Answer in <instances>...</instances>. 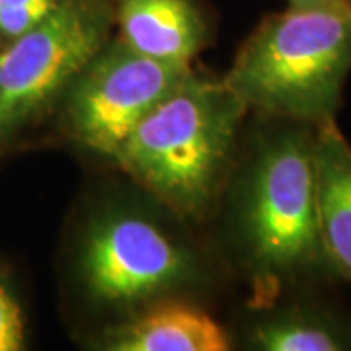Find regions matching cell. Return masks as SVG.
<instances>
[{"label": "cell", "mask_w": 351, "mask_h": 351, "mask_svg": "<svg viewBox=\"0 0 351 351\" xmlns=\"http://www.w3.org/2000/svg\"><path fill=\"white\" fill-rule=\"evenodd\" d=\"M351 73V0L271 14L223 78L248 110L318 127L336 119Z\"/></svg>", "instance_id": "6da1fadb"}, {"label": "cell", "mask_w": 351, "mask_h": 351, "mask_svg": "<svg viewBox=\"0 0 351 351\" xmlns=\"http://www.w3.org/2000/svg\"><path fill=\"white\" fill-rule=\"evenodd\" d=\"M246 112L223 80L189 71L138 121L113 160L174 213L195 219L213 203Z\"/></svg>", "instance_id": "7a4b0ae2"}, {"label": "cell", "mask_w": 351, "mask_h": 351, "mask_svg": "<svg viewBox=\"0 0 351 351\" xmlns=\"http://www.w3.org/2000/svg\"><path fill=\"white\" fill-rule=\"evenodd\" d=\"M314 127L293 123L262 143L246 184L244 232L258 301L328 271L320 240Z\"/></svg>", "instance_id": "3957f363"}, {"label": "cell", "mask_w": 351, "mask_h": 351, "mask_svg": "<svg viewBox=\"0 0 351 351\" xmlns=\"http://www.w3.org/2000/svg\"><path fill=\"white\" fill-rule=\"evenodd\" d=\"M113 0H59L36 27L0 51V143L12 137L110 41Z\"/></svg>", "instance_id": "277c9868"}, {"label": "cell", "mask_w": 351, "mask_h": 351, "mask_svg": "<svg viewBox=\"0 0 351 351\" xmlns=\"http://www.w3.org/2000/svg\"><path fill=\"white\" fill-rule=\"evenodd\" d=\"M191 71L141 55L123 41H108L66 88L64 125L90 151L115 158L152 108Z\"/></svg>", "instance_id": "5b68a950"}, {"label": "cell", "mask_w": 351, "mask_h": 351, "mask_svg": "<svg viewBox=\"0 0 351 351\" xmlns=\"http://www.w3.org/2000/svg\"><path fill=\"white\" fill-rule=\"evenodd\" d=\"M80 274L92 299L135 306L186 283L193 262L151 221L113 215L90 226L80 250Z\"/></svg>", "instance_id": "8992f818"}, {"label": "cell", "mask_w": 351, "mask_h": 351, "mask_svg": "<svg viewBox=\"0 0 351 351\" xmlns=\"http://www.w3.org/2000/svg\"><path fill=\"white\" fill-rule=\"evenodd\" d=\"M113 24L127 47L164 63L189 64L207 41L193 0H113Z\"/></svg>", "instance_id": "52a82bcc"}, {"label": "cell", "mask_w": 351, "mask_h": 351, "mask_svg": "<svg viewBox=\"0 0 351 351\" xmlns=\"http://www.w3.org/2000/svg\"><path fill=\"white\" fill-rule=\"evenodd\" d=\"M320 240L328 271L351 283V143L336 119L314 127Z\"/></svg>", "instance_id": "ba28073f"}, {"label": "cell", "mask_w": 351, "mask_h": 351, "mask_svg": "<svg viewBox=\"0 0 351 351\" xmlns=\"http://www.w3.org/2000/svg\"><path fill=\"white\" fill-rule=\"evenodd\" d=\"M104 348L113 351H225L230 339L209 314L184 302H160L112 328Z\"/></svg>", "instance_id": "9c48e42d"}, {"label": "cell", "mask_w": 351, "mask_h": 351, "mask_svg": "<svg viewBox=\"0 0 351 351\" xmlns=\"http://www.w3.org/2000/svg\"><path fill=\"white\" fill-rule=\"evenodd\" d=\"M252 339L265 351H343L351 350V326L322 308L297 304L258 324Z\"/></svg>", "instance_id": "30bf717a"}, {"label": "cell", "mask_w": 351, "mask_h": 351, "mask_svg": "<svg viewBox=\"0 0 351 351\" xmlns=\"http://www.w3.org/2000/svg\"><path fill=\"white\" fill-rule=\"evenodd\" d=\"M59 0H0V38L16 39L29 32Z\"/></svg>", "instance_id": "8fae6325"}, {"label": "cell", "mask_w": 351, "mask_h": 351, "mask_svg": "<svg viewBox=\"0 0 351 351\" xmlns=\"http://www.w3.org/2000/svg\"><path fill=\"white\" fill-rule=\"evenodd\" d=\"M24 348V322L20 306L8 289L0 283V351H18Z\"/></svg>", "instance_id": "7c38bea8"}, {"label": "cell", "mask_w": 351, "mask_h": 351, "mask_svg": "<svg viewBox=\"0 0 351 351\" xmlns=\"http://www.w3.org/2000/svg\"><path fill=\"white\" fill-rule=\"evenodd\" d=\"M336 2H348V0H287V6L308 8V6H326V4H336Z\"/></svg>", "instance_id": "4fadbf2b"}]
</instances>
